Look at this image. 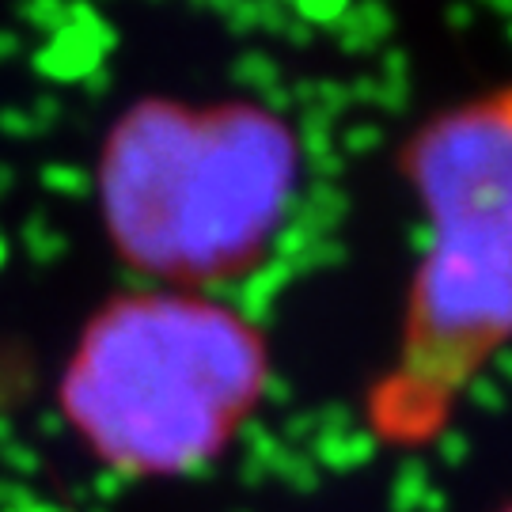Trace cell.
Wrapping results in <instances>:
<instances>
[{
  "label": "cell",
  "instance_id": "7a4b0ae2",
  "mask_svg": "<svg viewBox=\"0 0 512 512\" xmlns=\"http://www.w3.org/2000/svg\"><path fill=\"white\" fill-rule=\"evenodd\" d=\"M255 387L247 334L186 293L126 296L84 330L61 403L73 433L122 475L190 471L220 448Z\"/></svg>",
  "mask_w": 512,
  "mask_h": 512
},
{
  "label": "cell",
  "instance_id": "6da1fadb",
  "mask_svg": "<svg viewBox=\"0 0 512 512\" xmlns=\"http://www.w3.org/2000/svg\"><path fill=\"white\" fill-rule=\"evenodd\" d=\"M285 194L277 129L243 107L141 103L110 129L99 205L133 270L190 285L255 251Z\"/></svg>",
  "mask_w": 512,
  "mask_h": 512
}]
</instances>
